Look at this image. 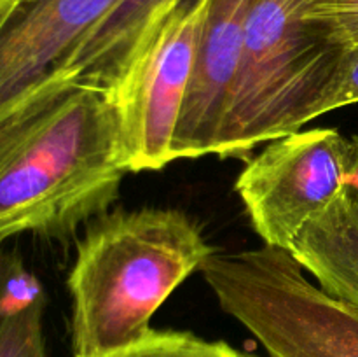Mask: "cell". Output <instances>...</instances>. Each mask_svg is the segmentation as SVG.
<instances>
[{
	"instance_id": "8992f818",
	"label": "cell",
	"mask_w": 358,
	"mask_h": 357,
	"mask_svg": "<svg viewBox=\"0 0 358 357\" xmlns=\"http://www.w3.org/2000/svg\"><path fill=\"white\" fill-rule=\"evenodd\" d=\"M352 168V139L336 128L299 130L248 158L236 192L264 245L290 252L304 227L346 191Z\"/></svg>"
},
{
	"instance_id": "5bb4252c",
	"label": "cell",
	"mask_w": 358,
	"mask_h": 357,
	"mask_svg": "<svg viewBox=\"0 0 358 357\" xmlns=\"http://www.w3.org/2000/svg\"><path fill=\"white\" fill-rule=\"evenodd\" d=\"M353 168L352 175H350L348 188H346V192H348V198L352 202L353 210H355L358 217V135L353 136Z\"/></svg>"
},
{
	"instance_id": "7c38bea8",
	"label": "cell",
	"mask_w": 358,
	"mask_h": 357,
	"mask_svg": "<svg viewBox=\"0 0 358 357\" xmlns=\"http://www.w3.org/2000/svg\"><path fill=\"white\" fill-rule=\"evenodd\" d=\"M310 18L336 44L358 46V0H311Z\"/></svg>"
},
{
	"instance_id": "3957f363",
	"label": "cell",
	"mask_w": 358,
	"mask_h": 357,
	"mask_svg": "<svg viewBox=\"0 0 358 357\" xmlns=\"http://www.w3.org/2000/svg\"><path fill=\"white\" fill-rule=\"evenodd\" d=\"M311 0H255L217 156L248 160L259 144L331 112L346 48L310 18Z\"/></svg>"
},
{
	"instance_id": "ba28073f",
	"label": "cell",
	"mask_w": 358,
	"mask_h": 357,
	"mask_svg": "<svg viewBox=\"0 0 358 357\" xmlns=\"http://www.w3.org/2000/svg\"><path fill=\"white\" fill-rule=\"evenodd\" d=\"M290 254L322 289L358 308V217L348 192L304 227Z\"/></svg>"
},
{
	"instance_id": "6da1fadb",
	"label": "cell",
	"mask_w": 358,
	"mask_h": 357,
	"mask_svg": "<svg viewBox=\"0 0 358 357\" xmlns=\"http://www.w3.org/2000/svg\"><path fill=\"white\" fill-rule=\"evenodd\" d=\"M129 168L114 102L65 77L0 121V241H65L110 210Z\"/></svg>"
},
{
	"instance_id": "9c48e42d",
	"label": "cell",
	"mask_w": 358,
	"mask_h": 357,
	"mask_svg": "<svg viewBox=\"0 0 358 357\" xmlns=\"http://www.w3.org/2000/svg\"><path fill=\"white\" fill-rule=\"evenodd\" d=\"M177 2L121 0L80 46L62 77L110 91L150 21Z\"/></svg>"
},
{
	"instance_id": "7a4b0ae2",
	"label": "cell",
	"mask_w": 358,
	"mask_h": 357,
	"mask_svg": "<svg viewBox=\"0 0 358 357\" xmlns=\"http://www.w3.org/2000/svg\"><path fill=\"white\" fill-rule=\"evenodd\" d=\"M178 209L108 210L86 227L69 275L73 357L142 342L161 304L215 254Z\"/></svg>"
},
{
	"instance_id": "8fae6325",
	"label": "cell",
	"mask_w": 358,
	"mask_h": 357,
	"mask_svg": "<svg viewBox=\"0 0 358 357\" xmlns=\"http://www.w3.org/2000/svg\"><path fill=\"white\" fill-rule=\"evenodd\" d=\"M45 296L0 321V357H49L44 336Z\"/></svg>"
},
{
	"instance_id": "277c9868",
	"label": "cell",
	"mask_w": 358,
	"mask_h": 357,
	"mask_svg": "<svg viewBox=\"0 0 358 357\" xmlns=\"http://www.w3.org/2000/svg\"><path fill=\"white\" fill-rule=\"evenodd\" d=\"M201 273L269 357H358V308L308 279L289 251L215 252Z\"/></svg>"
},
{
	"instance_id": "ac0fdd59",
	"label": "cell",
	"mask_w": 358,
	"mask_h": 357,
	"mask_svg": "<svg viewBox=\"0 0 358 357\" xmlns=\"http://www.w3.org/2000/svg\"><path fill=\"white\" fill-rule=\"evenodd\" d=\"M241 357H243V356H241Z\"/></svg>"
},
{
	"instance_id": "30bf717a",
	"label": "cell",
	"mask_w": 358,
	"mask_h": 357,
	"mask_svg": "<svg viewBox=\"0 0 358 357\" xmlns=\"http://www.w3.org/2000/svg\"><path fill=\"white\" fill-rule=\"evenodd\" d=\"M224 342H208L185 331H152L142 342L101 357H241Z\"/></svg>"
},
{
	"instance_id": "5b68a950",
	"label": "cell",
	"mask_w": 358,
	"mask_h": 357,
	"mask_svg": "<svg viewBox=\"0 0 358 357\" xmlns=\"http://www.w3.org/2000/svg\"><path fill=\"white\" fill-rule=\"evenodd\" d=\"M208 6L210 0H180L161 10L107 91L117 112L129 172L161 170L175 161V135Z\"/></svg>"
},
{
	"instance_id": "4fadbf2b",
	"label": "cell",
	"mask_w": 358,
	"mask_h": 357,
	"mask_svg": "<svg viewBox=\"0 0 358 357\" xmlns=\"http://www.w3.org/2000/svg\"><path fill=\"white\" fill-rule=\"evenodd\" d=\"M358 104V46L346 48L331 98V111Z\"/></svg>"
},
{
	"instance_id": "2e32d148",
	"label": "cell",
	"mask_w": 358,
	"mask_h": 357,
	"mask_svg": "<svg viewBox=\"0 0 358 357\" xmlns=\"http://www.w3.org/2000/svg\"><path fill=\"white\" fill-rule=\"evenodd\" d=\"M17 2H20V0H0V21H2V18L6 16Z\"/></svg>"
},
{
	"instance_id": "52a82bcc",
	"label": "cell",
	"mask_w": 358,
	"mask_h": 357,
	"mask_svg": "<svg viewBox=\"0 0 358 357\" xmlns=\"http://www.w3.org/2000/svg\"><path fill=\"white\" fill-rule=\"evenodd\" d=\"M254 2L210 0L194 74L175 135V160L217 156Z\"/></svg>"
},
{
	"instance_id": "9a60e30c",
	"label": "cell",
	"mask_w": 358,
	"mask_h": 357,
	"mask_svg": "<svg viewBox=\"0 0 358 357\" xmlns=\"http://www.w3.org/2000/svg\"><path fill=\"white\" fill-rule=\"evenodd\" d=\"M17 252L14 251H6L3 247V241H0V321L3 318L2 315V296H3V287H6L7 276H9L10 266H13L14 258H16Z\"/></svg>"
},
{
	"instance_id": "e0dca14e",
	"label": "cell",
	"mask_w": 358,
	"mask_h": 357,
	"mask_svg": "<svg viewBox=\"0 0 358 357\" xmlns=\"http://www.w3.org/2000/svg\"><path fill=\"white\" fill-rule=\"evenodd\" d=\"M243 357H254V356H243Z\"/></svg>"
}]
</instances>
